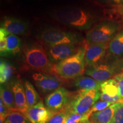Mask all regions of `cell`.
I'll list each match as a JSON object with an SVG mask.
<instances>
[{
	"label": "cell",
	"mask_w": 123,
	"mask_h": 123,
	"mask_svg": "<svg viewBox=\"0 0 123 123\" xmlns=\"http://www.w3.org/2000/svg\"><path fill=\"white\" fill-rule=\"evenodd\" d=\"M86 45L80 47L78 52L73 56L54 64L53 71L64 79H75L85 73L84 61Z\"/></svg>",
	"instance_id": "1"
},
{
	"label": "cell",
	"mask_w": 123,
	"mask_h": 123,
	"mask_svg": "<svg viewBox=\"0 0 123 123\" xmlns=\"http://www.w3.org/2000/svg\"><path fill=\"white\" fill-rule=\"evenodd\" d=\"M58 22L79 30H88L93 24V17L87 10L79 7H64L54 13Z\"/></svg>",
	"instance_id": "2"
},
{
	"label": "cell",
	"mask_w": 123,
	"mask_h": 123,
	"mask_svg": "<svg viewBox=\"0 0 123 123\" xmlns=\"http://www.w3.org/2000/svg\"><path fill=\"white\" fill-rule=\"evenodd\" d=\"M25 63L26 67L42 72L53 71L54 64L49 60L45 49L38 42L28 44L24 47Z\"/></svg>",
	"instance_id": "3"
},
{
	"label": "cell",
	"mask_w": 123,
	"mask_h": 123,
	"mask_svg": "<svg viewBox=\"0 0 123 123\" xmlns=\"http://www.w3.org/2000/svg\"><path fill=\"white\" fill-rule=\"evenodd\" d=\"M100 90H79L72 95L68 105L64 110L65 112H74L79 114H87L95 103L100 99Z\"/></svg>",
	"instance_id": "4"
},
{
	"label": "cell",
	"mask_w": 123,
	"mask_h": 123,
	"mask_svg": "<svg viewBox=\"0 0 123 123\" xmlns=\"http://www.w3.org/2000/svg\"><path fill=\"white\" fill-rule=\"evenodd\" d=\"M119 28L117 22L104 21L91 29L86 35L88 43H107L116 35Z\"/></svg>",
	"instance_id": "5"
},
{
	"label": "cell",
	"mask_w": 123,
	"mask_h": 123,
	"mask_svg": "<svg viewBox=\"0 0 123 123\" xmlns=\"http://www.w3.org/2000/svg\"><path fill=\"white\" fill-rule=\"evenodd\" d=\"M40 39L47 46L78 44L80 41V38L75 33L54 28L47 29L43 31L40 34Z\"/></svg>",
	"instance_id": "6"
},
{
	"label": "cell",
	"mask_w": 123,
	"mask_h": 123,
	"mask_svg": "<svg viewBox=\"0 0 123 123\" xmlns=\"http://www.w3.org/2000/svg\"><path fill=\"white\" fill-rule=\"evenodd\" d=\"M71 96V93L64 87H61L46 96L44 103L49 110L57 113L66 108Z\"/></svg>",
	"instance_id": "7"
},
{
	"label": "cell",
	"mask_w": 123,
	"mask_h": 123,
	"mask_svg": "<svg viewBox=\"0 0 123 123\" xmlns=\"http://www.w3.org/2000/svg\"><path fill=\"white\" fill-rule=\"evenodd\" d=\"M79 49L77 44H59L47 46L46 51L50 61L55 64L75 54Z\"/></svg>",
	"instance_id": "8"
},
{
	"label": "cell",
	"mask_w": 123,
	"mask_h": 123,
	"mask_svg": "<svg viewBox=\"0 0 123 123\" xmlns=\"http://www.w3.org/2000/svg\"><path fill=\"white\" fill-rule=\"evenodd\" d=\"M117 68V67L115 65L98 63L87 67L85 70V74L95 80L102 83L111 79L113 76H115Z\"/></svg>",
	"instance_id": "9"
},
{
	"label": "cell",
	"mask_w": 123,
	"mask_h": 123,
	"mask_svg": "<svg viewBox=\"0 0 123 123\" xmlns=\"http://www.w3.org/2000/svg\"><path fill=\"white\" fill-rule=\"evenodd\" d=\"M55 113L40 101L33 107H29L24 115L31 123H47Z\"/></svg>",
	"instance_id": "10"
},
{
	"label": "cell",
	"mask_w": 123,
	"mask_h": 123,
	"mask_svg": "<svg viewBox=\"0 0 123 123\" xmlns=\"http://www.w3.org/2000/svg\"><path fill=\"white\" fill-rule=\"evenodd\" d=\"M32 78L37 87L43 93H51L62 84V81L56 77L44 74L35 73Z\"/></svg>",
	"instance_id": "11"
},
{
	"label": "cell",
	"mask_w": 123,
	"mask_h": 123,
	"mask_svg": "<svg viewBox=\"0 0 123 123\" xmlns=\"http://www.w3.org/2000/svg\"><path fill=\"white\" fill-rule=\"evenodd\" d=\"M86 45V65L88 67L99 63L105 56L108 46L107 43H88Z\"/></svg>",
	"instance_id": "12"
},
{
	"label": "cell",
	"mask_w": 123,
	"mask_h": 123,
	"mask_svg": "<svg viewBox=\"0 0 123 123\" xmlns=\"http://www.w3.org/2000/svg\"><path fill=\"white\" fill-rule=\"evenodd\" d=\"M100 90L101 92L100 100L101 101H107L113 104L119 102L121 99L119 93L117 82L115 78L101 83Z\"/></svg>",
	"instance_id": "13"
},
{
	"label": "cell",
	"mask_w": 123,
	"mask_h": 123,
	"mask_svg": "<svg viewBox=\"0 0 123 123\" xmlns=\"http://www.w3.org/2000/svg\"><path fill=\"white\" fill-rule=\"evenodd\" d=\"M13 93L17 111L24 113L29 108L27 105L24 84L19 80H14L10 83Z\"/></svg>",
	"instance_id": "14"
},
{
	"label": "cell",
	"mask_w": 123,
	"mask_h": 123,
	"mask_svg": "<svg viewBox=\"0 0 123 123\" xmlns=\"http://www.w3.org/2000/svg\"><path fill=\"white\" fill-rule=\"evenodd\" d=\"M26 22L18 18L12 17H5L1 23V27L5 29L9 34H25L28 30Z\"/></svg>",
	"instance_id": "15"
},
{
	"label": "cell",
	"mask_w": 123,
	"mask_h": 123,
	"mask_svg": "<svg viewBox=\"0 0 123 123\" xmlns=\"http://www.w3.org/2000/svg\"><path fill=\"white\" fill-rule=\"evenodd\" d=\"M116 104H112L105 110L91 115L89 117L90 123H111Z\"/></svg>",
	"instance_id": "16"
},
{
	"label": "cell",
	"mask_w": 123,
	"mask_h": 123,
	"mask_svg": "<svg viewBox=\"0 0 123 123\" xmlns=\"http://www.w3.org/2000/svg\"><path fill=\"white\" fill-rule=\"evenodd\" d=\"M0 98L9 111H17L14 97L10 83L1 84Z\"/></svg>",
	"instance_id": "17"
},
{
	"label": "cell",
	"mask_w": 123,
	"mask_h": 123,
	"mask_svg": "<svg viewBox=\"0 0 123 123\" xmlns=\"http://www.w3.org/2000/svg\"><path fill=\"white\" fill-rule=\"evenodd\" d=\"M101 82L95 80L90 76H80L78 77L74 80V85L80 90H100L101 86Z\"/></svg>",
	"instance_id": "18"
},
{
	"label": "cell",
	"mask_w": 123,
	"mask_h": 123,
	"mask_svg": "<svg viewBox=\"0 0 123 123\" xmlns=\"http://www.w3.org/2000/svg\"><path fill=\"white\" fill-rule=\"evenodd\" d=\"M108 51L117 57L123 55V30L117 33L108 44Z\"/></svg>",
	"instance_id": "19"
},
{
	"label": "cell",
	"mask_w": 123,
	"mask_h": 123,
	"mask_svg": "<svg viewBox=\"0 0 123 123\" xmlns=\"http://www.w3.org/2000/svg\"><path fill=\"white\" fill-rule=\"evenodd\" d=\"M14 68L9 62L1 59L0 62V83L1 84L7 83L14 73Z\"/></svg>",
	"instance_id": "20"
},
{
	"label": "cell",
	"mask_w": 123,
	"mask_h": 123,
	"mask_svg": "<svg viewBox=\"0 0 123 123\" xmlns=\"http://www.w3.org/2000/svg\"><path fill=\"white\" fill-rule=\"evenodd\" d=\"M26 98L29 108L33 107L38 103L39 100V96L34 87L31 83L29 81H25L24 83Z\"/></svg>",
	"instance_id": "21"
},
{
	"label": "cell",
	"mask_w": 123,
	"mask_h": 123,
	"mask_svg": "<svg viewBox=\"0 0 123 123\" xmlns=\"http://www.w3.org/2000/svg\"><path fill=\"white\" fill-rule=\"evenodd\" d=\"M21 39L17 35L9 34L7 37V56H15L21 51Z\"/></svg>",
	"instance_id": "22"
},
{
	"label": "cell",
	"mask_w": 123,
	"mask_h": 123,
	"mask_svg": "<svg viewBox=\"0 0 123 123\" xmlns=\"http://www.w3.org/2000/svg\"><path fill=\"white\" fill-rule=\"evenodd\" d=\"M5 123H31L24 113L18 111L9 112Z\"/></svg>",
	"instance_id": "23"
},
{
	"label": "cell",
	"mask_w": 123,
	"mask_h": 123,
	"mask_svg": "<svg viewBox=\"0 0 123 123\" xmlns=\"http://www.w3.org/2000/svg\"><path fill=\"white\" fill-rule=\"evenodd\" d=\"M9 34L3 28L0 29V54L1 57L7 56V37Z\"/></svg>",
	"instance_id": "24"
},
{
	"label": "cell",
	"mask_w": 123,
	"mask_h": 123,
	"mask_svg": "<svg viewBox=\"0 0 123 123\" xmlns=\"http://www.w3.org/2000/svg\"><path fill=\"white\" fill-rule=\"evenodd\" d=\"M111 123H123V102L117 103Z\"/></svg>",
	"instance_id": "25"
},
{
	"label": "cell",
	"mask_w": 123,
	"mask_h": 123,
	"mask_svg": "<svg viewBox=\"0 0 123 123\" xmlns=\"http://www.w3.org/2000/svg\"><path fill=\"white\" fill-rule=\"evenodd\" d=\"M111 105H112V104L110 103L107 102V101H104L101 100L98 101L91 107L90 111L88 112V114L90 116L93 113L105 110L107 108L110 107Z\"/></svg>",
	"instance_id": "26"
},
{
	"label": "cell",
	"mask_w": 123,
	"mask_h": 123,
	"mask_svg": "<svg viewBox=\"0 0 123 123\" xmlns=\"http://www.w3.org/2000/svg\"><path fill=\"white\" fill-rule=\"evenodd\" d=\"M67 115L63 111L55 113L47 123H66Z\"/></svg>",
	"instance_id": "27"
},
{
	"label": "cell",
	"mask_w": 123,
	"mask_h": 123,
	"mask_svg": "<svg viewBox=\"0 0 123 123\" xmlns=\"http://www.w3.org/2000/svg\"><path fill=\"white\" fill-rule=\"evenodd\" d=\"M117 82L119 93L120 99H123V71L121 73L115 75L114 78ZM120 99V100H121Z\"/></svg>",
	"instance_id": "28"
},
{
	"label": "cell",
	"mask_w": 123,
	"mask_h": 123,
	"mask_svg": "<svg viewBox=\"0 0 123 123\" xmlns=\"http://www.w3.org/2000/svg\"><path fill=\"white\" fill-rule=\"evenodd\" d=\"M98 1L107 4H123V0H98Z\"/></svg>",
	"instance_id": "29"
},
{
	"label": "cell",
	"mask_w": 123,
	"mask_h": 123,
	"mask_svg": "<svg viewBox=\"0 0 123 123\" xmlns=\"http://www.w3.org/2000/svg\"><path fill=\"white\" fill-rule=\"evenodd\" d=\"M122 101V102H123V99L120 100V101Z\"/></svg>",
	"instance_id": "30"
}]
</instances>
